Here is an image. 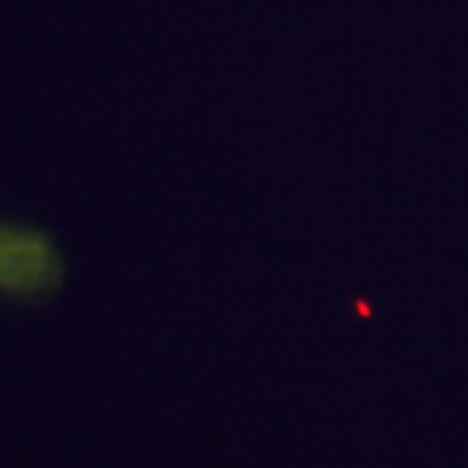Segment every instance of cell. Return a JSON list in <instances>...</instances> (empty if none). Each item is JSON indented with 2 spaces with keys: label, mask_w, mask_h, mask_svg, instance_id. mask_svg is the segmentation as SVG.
I'll list each match as a JSON object with an SVG mask.
<instances>
[{
  "label": "cell",
  "mask_w": 468,
  "mask_h": 468,
  "mask_svg": "<svg viewBox=\"0 0 468 468\" xmlns=\"http://www.w3.org/2000/svg\"><path fill=\"white\" fill-rule=\"evenodd\" d=\"M66 263L52 237L0 221V297L18 302L42 300L63 284Z\"/></svg>",
  "instance_id": "6da1fadb"
}]
</instances>
